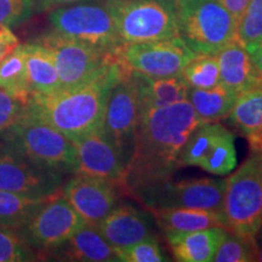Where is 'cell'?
<instances>
[{"label":"cell","instance_id":"obj_1","mask_svg":"<svg viewBox=\"0 0 262 262\" xmlns=\"http://www.w3.org/2000/svg\"><path fill=\"white\" fill-rule=\"evenodd\" d=\"M204 122L188 100L143 110L123 189L136 193L168 181L180 168V156L192 133Z\"/></svg>","mask_w":262,"mask_h":262},{"label":"cell","instance_id":"obj_14","mask_svg":"<svg viewBox=\"0 0 262 262\" xmlns=\"http://www.w3.org/2000/svg\"><path fill=\"white\" fill-rule=\"evenodd\" d=\"M77 153L75 173L97 176L123 188L127 160L102 127L72 141Z\"/></svg>","mask_w":262,"mask_h":262},{"label":"cell","instance_id":"obj_33","mask_svg":"<svg viewBox=\"0 0 262 262\" xmlns=\"http://www.w3.org/2000/svg\"><path fill=\"white\" fill-rule=\"evenodd\" d=\"M34 12L33 0H0V28L25 24Z\"/></svg>","mask_w":262,"mask_h":262},{"label":"cell","instance_id":"obj_35","mask_svg":"<svg viewBox=\"0 0 262 262\" xmlns=\"http://www.w3.org/2000/svg\"><path fill=\"white\" fill-rule=\"evenodd\" d=\"M19 44L11 28H0V63Z\"/></svg>","mask_w":262,"mask_h":262},{"label":"cell","instance_id":"obj_39","mask_svg":"<svg viewBox=\"0 0 262 262\" xmlns=\"http://www.w3.org/2000/svg\"><path fill=\"white\" fill-rule=\"evenodd\" d=\"M250 143L251 150H256V152H261L262 153V131L258 136L255 137V139L249 141Z\"/></svg>","mask_w":262,"mask_h":262},{"label":"cell","instance_id":"obj_13","mask_svg":"<svg viewBox=\"0 0 262 262\" xmlns=\"http://www.w3.org/2000/svg\"><path fill=\"white\" fill-rule=\"evenodd\" d=\"M116 56L127 70L149 77L179 75L196 56L180 37L164 40L122 44Z\"/></svg>","mask_w":262,"mask_h":262},{"label":"cell","instance_id":"obj_16","mask_svg":"<svg viewBox=\"0 0 262 262\" xmlns=\"http://www.w3.org/2000/svg\"><path fill=\"white\" fill-rule=\"evenodd\" d=\"M117 188L110 180L75 173L61 193L85 224L97 226L117 206Z\"/></svg>","mask_w":262,"mask_h":262},{"label":"cell","instance_id":"obj_4","mask_svg":"<svg viewBox=\"0 0 262 262\" xmlns=\"http://www.w3.org/2000/svg\"><path fill=\"white\" fill-rule=\"evenodd\" d=\"M179 37L196 55H216L237 40L238 22L219 0H175Z\"/></svg>","mask_w":262,"mask_h":262},{"label":"cell","instance_id":"obj_7","mask_svg":"<svg viewBox=\"0 0 262 262\" xmlns=\"http://www.w3.org/2000/svg\"><path fill=\"white\" fill-rule=\"evenodd\" d=\"M52 32L88 42L108 52L122 45L106 0H83L49 11Z\"/></svg>","mask_w":262,"mask_h":262},{"label":"cell","instance_id":"obj_9","mask_svg":"<svg viewBox=\"0 0 262 262\" xmlns=\"http://www.w3.org/2000/svg\"><path fill=\"white\" fill-rule=\"evenodd\" d=\"M226 180L193 179L155 183L135 194L149 210L163 208H189L221 212Z\"/></svg>","mask_w":262,"mask_h":262},{"label":"cell","instance_id":"obj_29","mask_svg":"<svg viewBox=\"0 0 262 262\" xmlns=\"http://www.w3.org/2000/svg\"><path fill=\"white\" fill-rule=\"evenodd\" d=\"M257 244L255 238L225 231L212 261L215 262H249L256 261Z\"/></svg>","mask_w":262,"mask_h":262},{"label":"cell","instance_id":"obj_11","mask_svg":"<svg viewBox=\"0 0 262 262\" xmlns=\"http://www.w3.org/2000/svg\"><path fill=\"white\" fill-rule=\"evenodd\" d=\"M142 103L135 75L125 70L108 96L102 129L120 149L129 164L133 156Z\"/></svg>","mask_w":262,"mask_h":262},{"label":"cell","instance_id":"obj_5","mask_svg":"<svg viewBox=\"0 0 262 262\" xmlns=\"http://www.w3.org/2000/svg\"><path fill=\"white\" fill-rule=\"evenodd\" d=\"M221 215L226 231L255 238L262 228V153L251 155L226 180Z\"/></svg>","mask_w":262,"mask_h":262},{"label":"cell","instance_id":"obj_41","mask_svg":"<svg viewBox=\"0 0 262 262\" xmlns=\"http://www.w3.org/2000/svg\"><path fill=\"white\" fill-rule=\"evenodd\" d=\"M0 149H2V145H0Z\"/></svg>","mask_w":262,"mask_h":262},{"label":"cell","instance_id":"obj_30","mask_svg":"<svg viewBox=\"0 0 262 262\" xmlns=\"http://www.w3.org/2000/svg\"><path fill=\"white\" fill-rule=\"evenodd\" d=\"M37 257L19 229L0 226V262L34 261Z\"/></svg>","mask_w":262,"mask_h":262},{"label":"cell","instance_id":"obj_22","mask_svg":"<svg viewBox=\"0 0 262 262\" xmlns=\"http://www.w3.org/2000/svg\"><path fill=\"white\" fill-rule=\"evenodd\" d=\"M26 68L32 96H44L61 89V81L54 58L48 49L37 40L25 44Z\"/></svg>","mask_w":262,"mask_h":262},{"label":"cell","instance_id":"obj_15","mask_svg":"<svg viewBox=\"0 0 262 262\" xmlns=\"http://www.w3.org/2000/svg\"><path fill=\"white\" fill-rule=\"evenodd\" d=\"M63 173L42 168L0 149V189L31 198H48L61 191Z\"/></svg>","mask_w":262,"mask_h":262},{"label":"cell","instance_id":"obj_38","mask_svg":"<svg viewBox=\"0 0 262 262\" xmlns=\"http://www.w3.org/2000/svg\"><path fill=\"white\" fill-rule=\"evenodd\" d=\"M245 49H247L249 55H250L255 67L257 68V71L260 72V74L262 75V40L256 42V44L249 45V47Z\"/></svg>","mask_w":262,"mask_h":262},{"label":"cell","instance_id":"obj_37","mask_svg":"<svg viewBox=\"0 0 262 262\" xmlns=\"http://www.w3.org/2000/svg\"><path fill=\"white\" fill-rule=\"evenodd\" d=\"M219 2L231 12V15L235 18V21L239 22L245 8H247L249 0H219Z\"/></svg>","mask_w":262,"mask_h":262},{"label":"cell","instance_id":"obj_31","mask_svg":"<svg viewBox=\"0 0 262 262\" xmlns=\"http://www.w3.org/2000/svg\"><path fill=\"white\" fill-rule=\"evenodd\" d=\"M237 40L245 48L262 40V0L248 2L238 22Z\"/></svg>","mask_w":262,"mask_h":262},{"label":"cell","instance_id":"obj_36","mask_svg":"<svg viewBox=\"0 0 262 262\" xmlns=\"http://www.w3.org/2000/svg\"><path fill=\"white\" fill-rule=\"evenodd\" d=\"M33 2H34L35 12H49L60 6L71 5L83 0H33Z\"/></svg>","mask_w":262,"mask_h":262},{"label":"cell","instance_id":"obj_19","mask_svg":"<svg viewBox=\"0 0 262 262\" xmlns=\"http://www.w3.org/2000/svg\"><path fill=\"white\" fill-rule=\"evenodd\" d=\"M220 68L221 84L242 94L255 85L262 83V75L255 67L244 45L238 40L232 41L216 54Z\"/></svg>","mask_w":262,"mask_h":262},{"label":"cell","instance_id":"obj_23","mask_svg":"<svg viewBox=\"0 0 262 262\" xmlns=\"http://www.w3.org/2000/svg\"><path fill=\"white\" fill-rule=\"evenodd\" d=\"M153 216L165 233L192 232L199 229L225 228L221 212L189 208L153 209Z\"/></svg>","mask_w":262,"mask_h":262},{"label":"cell","instance_id":"obj_8","mask_svg":"<svg viewBox=\"0 0 262 262\" xmlns=\"http://www.w3.org/2000/svg\"><path fill=\"white\" fill-rule=\"evenodd\" d=\"M84 225L60 191L39 203L19 231L40 257L67 242Z\"/></svg>","mask_w":262,"mask_h":262},{"label":"cell","instance_id":"obj_18","mask_svg":"<svg viewBox=\"0 0 262 262\" xmlns=\"http://www.w3.org/2000/svg\"><path fill=\"white\" fill-rule=\"evenodd\" d=\"M47 256L81 262L119 261L116 249L103 238L96 226L88 224L78 229L67 242L50 251Z\"/></svg>","mask_w":262,"mask_h":262},{"label":"cell","instance_id":"obj_32","mask_svg":"<svg viewBox=\"0 0 262 262\" xmlns=\"http://www.w3.org/2000/svg\"><path fill=\"white\" fill-rule=\"evenodd\" d=\"M119 261L124 262H163L166 261L162 248L159 247L156 238L148 237L139 243L131 245L125 249L117 250Z\"/></svg>","mask_w":262,"mask_h":262},{"label":"cell","instance_id":"obj_3","mask_svg":"<svg viewBox=\"0 0 262 262\" xmlns=\"http://www.w3.org/2000/svg\"><path fill=\"white\" fill-rule=\"evenodd\" d=\"M2 149L42 168L73 172L77 153L73 142L57 129L24 111L17 122L0 135Z\"/></svg>","mask_w":262,"mask_h":262},{"label":"cell","instance_id":"obj_6","mask_svg":"<svg viewBox=\"0 0 262 262\" xmlns=\"http://www.w3.org/2000/svg\"><path fill=\"white\" fill-rule=\"evenodd\" d=\"M122 44L179 37L175 0H106Z\"/></svg>","mask_w":262,"mask_h":262},{"label":"cell","instance_id":"obj_12","mask_svg":"<svg viewBox=\"0 0 262 262\" xmlns=\"http://www.w3.org/2000/svg\"><path fill=\"white\" fill-rule=\"evenodd\" d=\"M179 164L180 168L198 166L212 175H228L237 166L233 133L220 123L202 124L186 142Z\"/></svg>","mask_w":262,"mask_h":262},{"label":"cell","instance_id":"obj_21","mask_svg":"<svg viewBox=\"0 0 262 262\" xmlns=\"http://www.w3.org/2000/svg\"><path fill=\"white\" fill-rule=\"evenodd\" d=\"M131 72L139 85L142 111L166 107L187 100L189 86L180 74L172 77H149Z\"/></svg>","mask_w":262,"mask_h":262},{"label":"cell","instance_id":"obj_17","mask_svg":"<svg viewBox=\"0 0 262 262\" xmlns=\"http://www.w3.org/2000/svg\"><path fill=\"white\" fill-rule=\"evenodd\" d=\"M96 227L116 251L152 237L148 215L131 205L116 206Z\"/></svg>","mask_w":262,"mask_h":262},{"label":"cell","instance_id":"obj_20","mask_svg":"<svg viewBox=\"0 0 262 262\" xmlns=\"http://www.w3.org/2000/svg\"><path fill=\"white\" fill-rule=\"evenodd\" d=\"M225 228L211 227L192 232L165 233L170 250L180 262L212 261Z\"/></svg>","mask_w":262,"mask_h":262},{"label":"cell","instance_id":"obj_25","mask_svg":"<svg viewBox=\"0 0 262 262\" xmlns=\"http://www.w3.org/2000/svg\"><path fill=\"white\" fill-rule=\"evenodd\" d=\"M229 123L250 141L262 131V83L239 94L231 113Z\"/></svg>","mask_w":262,"mask_h":262},{"label":"cell","instance_id":"obj_24","mask_svg":"<svg viewBox=\"0 0 262 262\" xmlns=\"http://www.w3.org/2000/svg\"><path fill=\"white\" fill-rule=\"evenodd\" d=\"M238 94L219 84L210 89L189 88L187 100L204 123H214L228 117L237 101Z\"/></svg>","mask_w":262,"mask_h":262},{"label":"cell","instance_id":"obj_10","mask_svg":"<svg viewBox=\"0 0 262 262\" xmlns=\"http://www.w3.org/2000/svg\"><path fill=\"white\" fill-rule=\"evenodd\" d=\"M35 40L44 45L54 58L61 89H71L89 80L104 63L116 56V52H108L55 32L41 35Z\"/></svg>","mask_w":262,"mask_h":262},{"label":"cell","instance_id":"obj_27","mask_svg":"<svg viewBox=\"0 0 262 262\" xmlns=\"http://www.w3.org/2000/svg\"><path fill=\"white\" fill-rule=\"evenodd\" d=\"M45 198H31L0 189V226L21 229L28 217Z\"/></svg>","mask_w":262,"mask_h":262},{"label":"cell","instance_id":"obj_34","mask_svg":"<svg viewBox=\"0 0 262 262\" xmlns=\"http://www.w3.org/2000/svg\"><path fill=\"white\" fill-rule=\"evenodd\" d=\"M25 106L0 89V135L22 116Z\"/></svg>","mask_w":262,"mask_h":262},{"label":"cell","instance_id":"obj_26","mask_svg":"<svg viewBox=\"0 0 262 262\" xmlns=\"http://www.w3.org/2000/svg\"><path fill=\"white\" fill-rule=\"evenodd\" d=\"M0 89L24 106H27L31 100L25 44H18L0 63Z\"/></svg>","mask_w":262,"mask_h":262},{"label":"cell","instance_id":"obj_2","mask_svg":"<svg viewBox=\"0 0 262 262\" xmlns=\"http://www.w3.org/2000/svg\"><path fill=\"white\" fill-rule=\"evenodd\" d=\"M125 70L114 56L94 77L77 86L32 96L25 111L73 141L102 127L108 96Z\"/></svg>","mask_w":262,"mask_h":262},{"label":"cell","instance_id":"obj_40","mask_svg":"<svg viewBox=\"0 0 262 262\" xmlns=\"http://www.w3.org/2000/svg\"><path fill=\"white\" fill-rule=\"evenodd\" d=\"M256 261H262V249H258V251H257V257H256Z\"/></svg>","mask_w":262,"mask_h":262},{"label":"cell","instance_id":"obj_28","mask_svg":"<svg viewBox=\"0 0 262 262\" xmlns=\"http://www.w3.org/2000/svg\"><path fill=\"white\" fill-rule=\"evenodd\" d=\"M180 75L194 89H210L221 84L216 55H196L182 68Z\"/></svg>","mask_w":262,"mask_h":262}]
</instances>
